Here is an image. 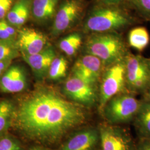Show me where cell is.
<instances>
[{
    "label": "cell",
    "mask_w": 150,
    "mask_h": 150,
    "mask_svg": "<svg viewBox=\"0 0 150 150\" xmlns=\"http://www.w3.org/2000/svg\"><path fill=\"white\" fill-rule=\"evenodd\" d=\"M13 5V0H0V20L7 16Z\"/></svg>",
    "instance_id": "cell-25"
},
{
    "label": "cell",
    "mask_w": 150,
    "mask_h": 150,
    "mask_svg": "<svg viewBox=\"0 0 150 150\" xmlns=\"http://www.w3.org/2000/svg\"><path fill=\"white\" fill-rule=\"evenodd\" d=\"M0 150H22L19 142L10 136H4L0 139Z\"/></svg>",
    "instance_id": "cell-24"
},
{
    "label": "cell",
    "mask_w": 150,
    "mask_h": 150,
    "mask_svg": "<svg viewBox=\"0 0 150 150\" xmlns=\"http://www.w3.org/2000/svg\"><path fill=\"white\" fill-rule=\"evenodd\" d=\"M102 150H131L132 140L128 132L117 126H106L100 129Z\"/></svg>",
    "instance_id": "cell-10"
},
{
    "label": "cell",
    "mask_w": 150,
    "mask_h": 150,
    "mask_svg": "<svg viewBox=\"0 0 150 150\" xmlns=\"http://www.w3.org/2000/svg\"><path fill=\"white\" fill-rule=\"evenodd\" d=\"M87 5V0H65L61 3L54 17L51 30L53 36L64 33L80 20Z\"/></svg>",
    "instance_id": "cell-7"
},
{
    "label": "cell",
    "mask_w": 150,
    "mask_h": 150,
    "mask_svg": "<svg viewBox=\"0 0 150 150\" xmlns=\"http://www.w3.org/2000/svg\"><path fill=\"white\" fill-rule=\"evenodd\" d=\"M134 120L139 136L144 139H150V102H141Z\"/></svg>",
    "instance_id": "cell-17"
},
{
    "label": "cell",
    "mask_w": 150,
    "mask_h": 150,
    "mask_svg": "<svg viewBox=\"0 0 150 150\" xmlns=\"http://www.w3.org/2000/svg\"><path fill=\"white\" fill-rule=\"evenodd\" d=\"M125 0H98V4L106 5H123Z\"/></svg>",
    "instance_id": "cell-27"
},
{
    "label": "cell",
    "mask_w": 150,
    "mask_h": 150,
    "mask_svg": "<svg viewBox=\"0 0 150 150\" xmlns=\"http://www.w3.org/2000/svg\"><path fill=\"white\" fill-rule=\"evenodd\" d=\"M136 22V19L124 5L98 4L88 14L82 30L90 33L119 32Z\"/></svg>",
    "instance_id": "cell-2"
},
{
    "label": "cell",
    "mask_w": 150,
    "mask_h": 150,
    "mask_svg": "<svg viewBox=\"0 0 150 150\" xmlns=\"http://www.w3.org/2000/svg\"><path fill=\"white\" fill-rule=\"evenodd\" d=\"M20 54L16 40L0 39V62L12 61Z\"/></svg>",
    "instance_id": "cell-21"
},
{
    "label": "cell",
    "mask_w": 150,
    "mask_h": 150,
    "mask_svg": "<svg viewBox=\"0 0 150 150\" xmlns=\"http://www.w3.org/2000/svg\"><path fill=\"white\" fill-rule=\"evenodd\" d=\"M66 95L79 105L92 106L97 98L95 86L74 75L66 81L64 86Z\"/></svg>",
    "instance_id": "cell-8"
},
{
    "label": "cell",
    "mask_w": 150,
    "mask_h": 150,
    "mask_svg": "<svg viewBox=\"0 0 150 150\" xmlns=\"http://www.w3.org/2000/svg\"><path fill=\"white\" fill-rule=\"evenodd\" d=\"M140 103L132 94L123 92L111 98L103 110L111 123H127L134 119Z\"/></svg>",
    "instance_id": "cell-5"
},
{
    "label": "cell",
    "mask_w": 150,
    "mask_h": 150,
    "mask_svg": "<svg viewBox=\"0 0 150 150\" xmlns=\"http://www.w3.org/2000/svg\"><path fill=\"white\" fill-rule=\"evenodd\" d=\"M106 67L100 86V107L101 110L111 98L126 90L125 58Z\"/></svg>",
    "instance_id": "cell-6"
},
{
    "label": "cell",
    "mask_w": 150,
    "mask_h": 150,
    "mask_svg": "<svg viewBox=\"0 0 150 150\" xmlns=\"http://www.w3.org/2000/svg\"><path fill=\"white\" fill-rule=\"evenodd\" d=\"M150 41L149 33L144 27H134L128 34L129 45L139 52L143 51L147 47Z\"/></svg>",
    "instance_id": "cell-18"
},
{
    "label": "cell",
    "mask_w": 150,
    "mask_h": 150,
    "mask_svg": "<svg viewBox=\"0 0 150 150\" xmlns=\"http://www.w3.org/2000/svg\"><path fill=\"white\" fill-rule=\"evenodd\" d=\"M80 105L51 90H39L23 100L15 115L17 127L30 139L54 142L85 120Z\"/></svg>",
    "instance_id": "cell-1"
},
{
    "label": "cell",
    "mask_w": 150,
    "mask_h": 150,
    "mask_svg": "<svg viewBox=\"0 0 150 150\" xmlns=\"http://www.w3.org/2000/svg\"><path fill=\"white\" fill-rule=\"evenodd\" d=\"M0 39L2 40H14L11 38L10 35L6 32L4 28L0 23Z\"/></svg>",
    "instance_id": "cell-29"
},
{
    "label": "cell",
    "mask_w": 150,
    "mask_h": 150,
    "mask_svg": "<svg viewBox=\"0 0 150 150\" xmlns=\"http://www.w3.org/2000/svg\"><path fill=\"white\" fill-rule=\"evenodd\" d=\"M123 5L132 8L139 16L150 21V0H125Z\"/></svg>",
    "instance_id": "cell-23"
},
{
    "label": "cell",
    "mask_w": 150,
    "mask_h": 150,
    "mask_svg": "<svg viewBox=\"0 0 150 150\" xmlns=\"http://www.w3.org/2000/svg\"><path fill=\"white\" fill-rule=\"evenodd\" d=\"M12 61L9 60L0 62V78L5 73L6 71L9 68Z\"/></svg>",
    "instance_id": "cell-28"
},
{
    "label": "cell",
    "mask_w": 150,
    "mask_h": 150,
    "mask_svg": "<svg viewBox=\"0 0 150 150\" xmlns=\"http://www.w3.org/2000/svg\"><path fill=\"white\" fill-rule=\"evenodd\" d=\"M15 112V108L11 101L4 100L0 102V136L11 126Z\"/></svg>",
    "instance_id": "cell-19"
},
{
    "label": "cell",
    "mask_w": 150,
    "mask_h": 150,
    "mask_svg": "<svg viewBox=\"0 0 150 150\" xmlns=\"http://www.w3.org/2000/svg\"><path fill=\"white\" fill-rule=\"evenodd\" d=\"M32 1H17L6 16L7 21L15 27H20L25 24L31 13Z\"/></svg>",
    "instance_id": "cell-16"
},
{
    "label": "cell",
    "mask_w": 150,
    "mask_h": 150,
    "mask_svg": "<svg viewBox=\"0 0 150 150\" xmlns=\"http://www.w3.org/2000/svg\"><path fill=\"white\" fill-rule=\"evenodd\" d=\"M125 77L129 93H144L150 84V58L127 54L125 57Z\"/></svg>",
    "instance_id": "cell-4"
},
{
    "label": "cell",
    "mask_w": 150,
    "mask_h": 150,
    "mask_svg": "<svg viewBox=\"0 0 150 150\" xmlns=\"http://www.w3.org/2000/svg\"><path fill=\"white\" fill-rule=\"evenodd\" d=\"M85 51L100 59L105 67L124 59L129 53L123 37L117 32L91 33Z\"/></svg>",
    "instance_id": "cell-3"
},
{
    "label": "cell",
    "mask_w": 150,
    "mask_h": 150,
    "mask_svg": "<svg viewBox=\"0 0 150 150\" xmlns=\"http://www.w3.org/2000/svg\"><path fill=\"white\" fill-rule=\"evenodd\" d=\"M137 150H150V139H144Z\"/></svg>",
    "instance_id": "cell-30"
},
{
    "label": "cell",
    "mask_w": 150,
    "mask_h": 150,
    "mask_svg": "<svg viewBox=\"0 0 150 150\" xmlns=\"http://www.w3.org/2000/svg\"><path fill=\"white\" fill-rule=\"evenodd\" d=\"M100 135L96 129H86L67 141L60 150H92L98 143Z\"/></svg>",
    "instance_id": "cell-13"
},
{
    "label": "cell",
    "mask_w": 150,
    "mask_h": 150,
    "mask_svg": "<svg viewBox=\"0 0 150 150\" xmlns=\"http://www.w3.org/2000/svg\"><path fill=\"white\" fill-rule=\"evenodd\" d=\"M105 67L99 59L86 54L76 61L72 69L73 75L89 84L95 86L102 75Z\"/></svg>",
    "instance_id": "cell-9"
},
{
    "label": "cell",
    "mask_w": 150,
    "mask_h": 150,
    "mask_svg": "<svg viewBox=\"0 0 150 150\" xmlns=\"http://www.w3.org/2000/svg\"><path fill=\"white\" fill-rule=\"evenodd\" d=\"M0 23L2 26L4 28L6 32L10 35L11 38L14 40H16L18 31H17L15 27L12 26L7 21L4 19L0 20Z\"/></svg>",
    "instance_id": "cell-26"
},
{
    "label": "cell",
    "mask_w": 150,
    "mask_h": 150,
    "mask_svg": "<svg viewBox=\"0 0 150 150\" xmlns=\"http://www.w3.org/2000/svg\"><path fill=\"white\" fill-rule=\"evenodd\" d=\"M16 42L21 54H38L47 46V38L43 33L31 28L18 31Z\"/></svg>",
    "instance_id": "cell-11"
},
{
    "label": "cell",
    "mask_w": 150,
    "mask_h": 150,
    "mask_svg": "<svg viewBox=\"0 0 150 150\" xmlns=\"http://www.w3.org/2000/svg\"><path fill=\"white\" fill-rule=\"evenodd\" d=\"M143 94L144 95V100L150 102V84Z\"/></svg>",
    "instance_id": "cell-31"
},
{
    "label": "cell",
    "mask_w": 150,
    "mask_h": 150,
    "mask_svg": "<svg viewBox=\"0 0 150 150\" xmlns=\"http://www.w3.org/2000/svg\"><path fill=\"white\" fill-rule=\"evenodd\" d=\"M82 43L81 35L73 33L61 40L59 43L60 50L69 56L74 55L80 48Z\"/></svg>",
    "instance_id": "cell-20"
},
{
    "label": "cell",
    "mask_w": 150,
    "mask_h": 150,
    "mask_svg": "<svg viewBox=\"0 0 150 150\" xmlns=\"http://www.w3.org/2000/svg\"><path fill=\"white\" fill-rule=\"evenodd\" d=\"M26 62L38 76H43L48 73L50 66L56 57V53L51 46H46L39 53L32 55L22 54Z\"/></svg>",
    "instance_id": "cell-14"
},
{
    "label": "cell",
    "mask_w": 150,
    "mask_h": 150,
    "mask_svg": "<svg viewBox=\"0 0 150 150\" xmlns=\"http://www.w3.org/2000/svg\"><path fill=\"white\" fill-rule=\"evenodd\" d=\"M59 0H32L31 14L36 21L44 23L54 18Z\"/></svg>",
    "instance_id": "cell-15"
},
{
    "label": "cell",
    "mask_w": 150,
    "mask_h": 150,
    "mask_svg": "<svg viewBox=\"0 0 150 150\" xmlns=\"http://www.w3.org/2000/svg\"><path fill=\"white\" fill-rule=\"evenodd\" d=\"M27 86L25 73L19 66L9 67L0 78V88L7 93H16L23 91Z\"/></svg>",
    "instance_id": "cell-12"
},
{
    "label": "cell",
    "mask_w": 150,
    "mask_h": 150,
    "mask_svg": "<svg viewBox=\"0 0 150 150\" xmlns=\"http://www.w3.org/2000/svg\"><path fill=\"white\" fill-rule=\"evenodd\" d=\"M67 67V61L64 57H56L50 66L48 76L52 80H59L63 78L66 75Z\"/></svg>",
    "instance_id": "cell-22"
},
{
    "label": "cell",
    "mask_w": 150,
    "mask_h": 150,
    "mask_svg": "<svg viewBox=\"0 0 150 150\" xmlns=\"http://www.w3.org/2000/svg\"><path fill=\"white\" fill-rule=\"evenodd\" d=\"M30 150H43L40 148H38V147H33Z\"/></svg>",
    "instance_id": "cell-32"
}]
</instances>
